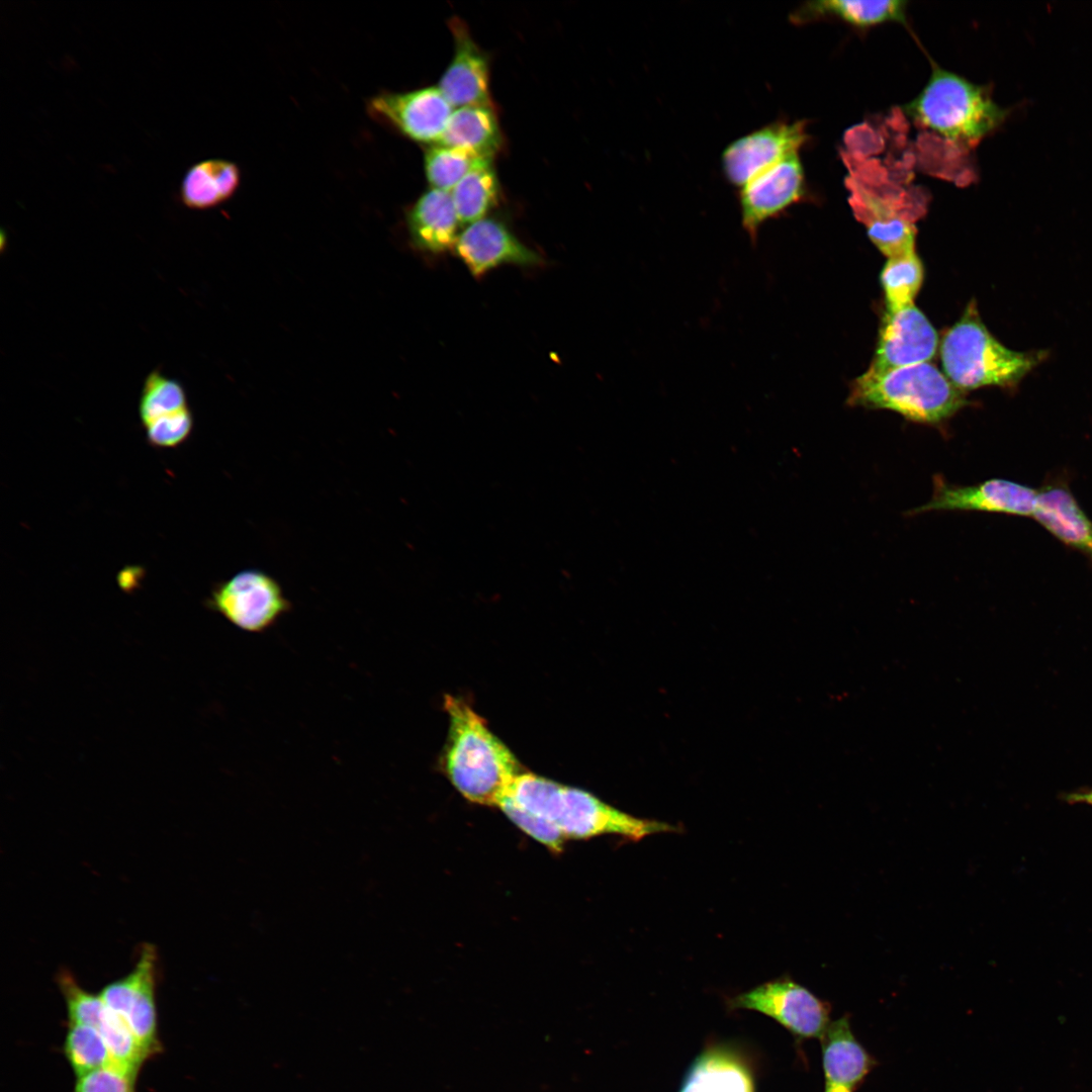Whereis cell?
I'll return each instance as SVG.
<instances>
[{
    "mask_svg": "<svg viewBox=\"0 0 1092 1092\" xmlns=\"http://www.w3.org/2000/svg\"><path fill=\"white\" fill-rule=\"evenodd\" d=\"M449 734L445 754L447 775L468 801L496 806L523 772L511 750L463 700L445 696Z\"/></svg>",
    "mask_w": 1092,
    "mask_h": 1092,
    "instance_id": "obj_1",
    "label": "cell"
},
{
    "mask_svg": "<svg viewBox=\"0 0 1092 1092\" xmlns=\"http://www.w3.org/2000/svg\"><path fill=\"white\" fill-rule=\"evenodd\" d=\"M516 803L526 811L553 822L566 839L617 835L637 842L679 828L658 820L623 812L577 788L563 786L532 772L524 774L514 789Z\"/></svg>",
    "mask_w": 1092,
    "mask_h": 1092,
    "instance_id": "obj_2",
    "label": "cell"
},
{
    "mask_svg": "<svg viewBox=\"0 0 1092 1092\" xmlns=\"http://www.w3.org/2000/svg\"><path fill=\"white\" fill-rule=\"evenodd\" d=\"M943 373L958 388L1015 387L1046 357L1044 350L1018 352L1001 344L986 328L975 300L939 344Z\"/></svg>",
    "mask_w": 1092,
    "mask_h": 1092,
    "instance_id": "obj_3",
    "label": "cell"
},
{
    "mask_svg": "<svg viewBox=\"0 0 1092 1092\" xmlns=\"http://www.w3.org/2000/svg\"><path fill=\"white\" fill-rule=\"evenodd\" d=\"M847 403L890 410L911 422L938 425L969 401L943 371L924 362L882 372L868 369L850 384Z\"/></svg>",
    "mask_w": 1092,
    "mask_h": 1092,
    "instance_id": "obj_4",
    "label": "cell"
},
{
    "mask_svg": "<svg viewBox=\"0 0 1092 1092\" xmlns=\"http://www.w3.org/2000/svg\"><path fill=\"white\" fill-rule=\"evenodd\" d=\"M904 110L916 123L964 146L978 144L1008 114L986 88L937 65Z\"/></svg>",
    "mask_w": 1092,
    "mask_h": 1092,
    "instance_id": "obj_5",
    "label": "cell"
},
{
    "mask_svg": "<svg viewBox=\"0 0 1092 1092\" xmlns=\"http://www.w3.org/2000/svg\"><path fill=\"white\" fill-rule=\"evenodd\" d=\"M209 607L239 629L262 633L288 613L291 604L272 575L249 568L217 583L212 589Z\"/></svg>",
    "mask_w": 1092,
    "mask_h": 1092,
    "instance_id": "obj_6",
    "label": "cell"
},
{
    "mask_svg": "<svg viewBox=\"0 0 1092 1092\" xmlns=\"http://www.w3.org/2000/svg\"><path fill=\"white\" fill-rule=\"evenodd\" d=\"M729 1004L760 1012L803 1037L821 1039L831 1022L829 1005L788 977L738 994Z\"/></svg>",
    "mask_w": 1092,
    "mask_h": 1092,
    "instance_id": "obj_7",
    "label": "cell"
},
{
    "mask_svg": "<svg viewBox=\"0 0 1092 1092\" xmlns=\"http://www.w3.org/2000/svg\"><path fill=\"white\" fill-rule=\"evenodd\" d=\"M849 205L867 229L872 243L888 258L915 251L916 220L922 215V203L907 202L881 194L849 178Z\"/></svg>",
    "mask_w": 1092,
    "mask_h": 1092,
    "instance_id": "obj_8",
    "label": "cell"
},
{
    "mask_svg": "<svg viewBox=\"0 0 1092 1092\" xmlns=\"http://www.w3.org/2000/svg\"><path fill=\"white\" fill-rule=\"evenodd\" d=\"M807 194L800 152L762 171L738 189L742 229L755 245L760 228L778 218Z\"/></svg>",
    "mask_w": 1092,
    "mask_h": 1092,
    "instance_id": "obj_9",
    "label": "cell"
},
{
    "mask_svg": "<svg viewBox=\"0 0 1092 1092\" xmlns=\"http://www.w3.org/2000/svg\"><path fill=\"white\" fill-rule=\"evenodd\" d=\"M157 966L156 947L144 943L132 970L104 986L99 993L105 1004L123 1019L150 1056L160 1050L155 1001Z\"/></svg>",
    "mask_w": 1092,
    "mask_h": 1092,
    "instance_id": "obj_10",
    "label": "cell"
},
{
    "mask_svg": "<svg viewBox=\"0 0 1092 1092\" xmlns=\"http://www.w3.org/2000/svg\"><path fill=\"white\" fill-rule=\"evenodd\" d=\"M808 138L806 122L801 120H777L756 128L723 150L724 177L738 190L787 156L800 152Z\"/></svg>",
    "mask_w": 1092,
    "mask_h": 1092,
    "instance_id": "obj_11",
    "label": "cell"
},
{
    "mask_svg": "<svg viewBox=\"0 0 1092 1092\" xmlns=\"http://www.w3.org/2000/svg\"><path fill=\"white\" fill-rule=\"evenodd\" d=\"M1037 491L1024 484L1001 478H992L973 485H959L937 475L933 478V494L930 500L911 510L909 515L961 511L1033 516Z\"/></svg>",
    "mask_w": 1092,
    "mask_h": 1092,
    "instance_id": "obj_12",
    "label": "cell"
},
{
    "mask_svg": "<svg viewBox=\"0 0 1092 1092\" xmlns=\"http://www.w3.org/2000/svg\"><path fill=\"white\" fill-rule=\"evenodd\" d=\"M57 981L65 998L70 1024H83L96 1029L117 1063L127 1074L136 1078L142 1064L150 1055L123 1019L105 1004L99 994L84 990L70 972H60Z\"/></svg>",
    "mask_w": 1092,
    "mask_h": 1092,
    "instance_id": "obj_13",
    "label": "cell"
},
{
    "mask_svg": "<svg viewBox=\"0 0 1092 1092\" xmlns=\"http://www.w3.org/2000/svg\"><path fill=\"white\" fill-rule=\"evenodd\" d=\"M454 107L438 87L382 93L368 102V112L413 141L438 144Z\"/></svg>",
    "mask_w": 1092,
    "mask_h": 1092,
    "instance_id": "obj_14",
    "label": "cell"
},
{
    "mask_svg": "<svg viewBox=\"0 0 1092 1092\" xmlns=\"http://www.w3.org/2000/svg\"><path fill=\"white\" fill-rule=\"evenodd\" d=\"M938 348L936 330L914 303L886 309L869 369L882 372L930 362Z\"/></svg>",
    "mask_w": 1092,
    "mask_h": 1092,
    "instance_id": "obj_15",
    "label": "cell"
},
{
    "mask_svg": "<svg viewBox=\"0 0 1092 1092\" xmlns=\"http://www.w3.org/2000/svg\"><path fill=\"white\" fill-rule=\"evenodd\" d=\"M453 250L475 277L505 264L535 266L542 261L503 222L489 217L468 224L459 233Z\"/></svg>",
    "mask_w": 1092,
    "mask_h": 1092,
    "instance_id": "obj_16",
    "label": "cell"
},
{
    "mask_svg": "<svg viewBox=\"0 0 1092 1092\" xmlns=\"http://www.w3.org/2000/svg\"><path fill=\"white\" fill-rule=\"evenodd\" d=\"M454 55L438 88L454 108L492 106L488 60L458 18L450 22Z\"/></svg>",
    "mask_w": 1092,
    "mask_h": 1092,
    "instance_id": "obj_17",
    "label": "cell"
},
{
    "mask_svg": "<svg viewBox=\"0 0 1092 1092\" xmlns=\"http://www.w3.org/2000/svg\"><path fill=\"white\" fill-rule=\"evenodd\" d=\"M460 223L450 192L433 188L423 193L406 214L413 247L432 255L454 249Z\"/></svg>",
    "mask_w": 1092,
    "mask_h": 1092,
    "instance_id": "obj_18",
    "label": "cell"
},
{
    "mask_svg": "<svg viewBox=\"0 0 1092 1092\" xmlns=\"http://www.w3.org/2000/svg\"><path fill=\"white\" fill-rule=\"evenodd\" d=\"M824 1092H854L873 1067L846 1018L831 1021L821 1037Z\"/></svg>",
    "mask_w": 1092,
    "mask_h": 1092,
    "instance_id": "obj_19",
    "label": "cell"
},
{
    "mask_svg": "<svg viewBox=\"0 0 1092 1092\" xmlns=\"http://www.w3.org/2000/svg\"><path fill=\"white\" fill-rule=\"evenodd\" d=\"M1033 517L1061 542L1092 558V521L1066 486L1038 490Z\"/></svg>",
    "mask_w": 1092,
    "mask_h": 1092,
    "instance_id": "obj_20",
    "label": "cell"
},
{
    "mask_svg": "<svg viewBox=\"0 0 1092 1092\" xmlns=\"http://www.w3.org/2000/svg\"><path fill=\"white\" fill-rule=\"evenodd\" d=\"M502 140L493 106H464L454 108L437 145L492 159L502 146Z\"/></svg>",
    "mask_w": 1092,
    "mask_h": 1092,
    "instance_id": "obj_21",
    "label": "cell"
},
{
    "mask_svg": "<svg viewBox=\"0 0 1092 1092\" xmlns=\"http://www.w3.org/2000/svg\"><path fill=\"white\" fill-rule=\"evenodd\" d=\"M241 180L239 167L222 159H208L192 165L180 186V200L191 209H207L230 199Z\"/></svg>",
    "mask_w": 1092,
    "mask_h": 1092,
    "instance_id": "obj_22",
    "label": "cell"
},
{
    "mask_svg": "<svg viewBox=\"0 0 1092 1092\" xmlns=\"http://www.w3.org/2000/svg\"><path fill=\"white\" fill-rule=\"evenodd\" d=\"M906 1L821 0L806 3L793 14L795 22L819 16H834L856 27H870L885 22L904 21Z\"/></svg>",
    "mask_w": 1092,
    "mask_h": 1092,
    "instance_id": "obj_23",
    "label": "cell"
},
{
    "mask_svg": "<svg viewBox=\"0 0 1092 1092\" xmlns=\"http://www.w3.org/2000/svg\"><path fill=\"white\" fill-rule=\"evenodd\" d=\"M680 1092H753V1085L739 1060L726 1052L712 1051L698 1059Z\"/></svg>",
    "mask_w": 1092,
    "mask_h": 1092,
    "instance_id": "obj_24",
    "label": "cell"
},
{
    "mask_svg": "<svg viewBox=\"0 0 1092 1092\" xmlns=\"http://www.w3.org/2000/svg\"><path fill=\"white\" fill-rule=\"evenodd\" d=\"M461 223L470 224L485 217L499 195L492 159L480 158L450 192Z\"/></svg>",
    "mask_w": 1092,
    "mask_h": 1092,
    "instance_id": "obj_25",
    "label": "cell"
},
{
    "mask_svg": "<svg viewBox=\"0 0 1092 1092\" xmlns=\"http://www.w3.org/2000/svg\"><path fill=\"white\" fill-rule=\"evenodd\" d=\"M64 1053L77 1078L104 1068L126 1073L113 1058L100 1033L88 1025L70 1024Z\"/></svg>",
    "mask_w": 1092,
    "mask_h": 1092,
    "instance_id": "obj_26",
    "label": "cell"
},
{
    "mask_svg": "<svg viewBox=\"0 0 1092 1092\" xmlns=\"http://www.w3.org/2000/svg\"><path fill=\"white\" fill-rule=\"evenodd\" d=\"M923 277V265L915 251L888 258L881 273L886 309H898L914 303Z\"/></svg>",
    "mask_w": 1092,
    "mask_h": 1092,
    "instance_id": "obj_27",
    "label": "cell"
},
{
    "mask_svg": "<svg viewBox=\"0 0 1092 1092\" xmlns=\"http://www.w3.org/2000/svg\"><path fill=\"white\" fill-rule=\"evenodd\" d=\"M186 407H189L186 391L179 380L168 377L159 369L146 376L139 401V415L144 427Z\"/></svg>",
    "mask_w": 1092,
    "mask_h": 1092,
    "instance_id": "obj_28",
    "label": "cell"
},
{
    "mask_svg": "<svg viewBox=\"0 0 1092 1092\" xmlns=\"http://www.w3.org/2000/svg\"><path fill=\"white\" fill-rule=\"evenodd\" d=\"M481 157L457 148L434 145L425 153V173L433 189L451 192Z\"/></svg>",
    "mask_w": 1092,
    "mask_h": 1092,
    "instance_id": "obj_29",
    "label": "cell"
},
{
    "mask_svg": "<svg viewBox=\"0 0 1092 1092\" xmlns=\"http://www.w3.org/2000/svg\"><path fill=\"white\" fill-rule=\"evenodd\" d=\"M496 807L533 839L551 851H562L566 838L553 822L522 809L506 795L499 800Z\"/></svg>",
    "mask_w": 1092,
    "mask_h": 1092,
    "instance_id": "obj_30",
    "label": "cell"
},
{
    "mask_svg": "<svg viewBox=\"0 0 1092 1092\" xmlns=\"http://www.w3.org/2000/svg\"><path fill=\"white\" fill-rule=\"evenodd\" d=\"M147 441L158 448H173L184 443L193 429L191 410L186 407L163 416L145 427Z\"/></svg>",
    "mask_w": 1092,
    "mask_h": 1092,
    "instance_id": "obj_31",
    "label": "cell"
},
{
    "mask_svg": "<svg viewBox=\"0 0 1092 1092\" xmlns=\"http://www.w3.org/2000/svg\"><path fill=\"white\" fill-rule=\"evenodd\" d=\"M135 1079L116 1069H99L78 1077L73 1092H135Z\"/></svg>",
    "mask_w": 1092,
    "mask_h": 1092,
    "instance_id": "obj_32",
    "label": "cell"
},
{
    "mask_svg": "<svg viewBox=\"0 0 1092 1092\" xmlns=\"http://www.w3.org/2000/svg\"><path fill=\"white\" fill-rule=\"evenodd\" d=\"M1067 800H1069V802L1085 803L1092 806V789L1085 792L1073 793L1068 796Z\"/></svg>",
    "mask_w": 1092,
    "mask_h": 1092,
    "instance_id": "obj_33",
    "label": "cell"
}]
</instances>
